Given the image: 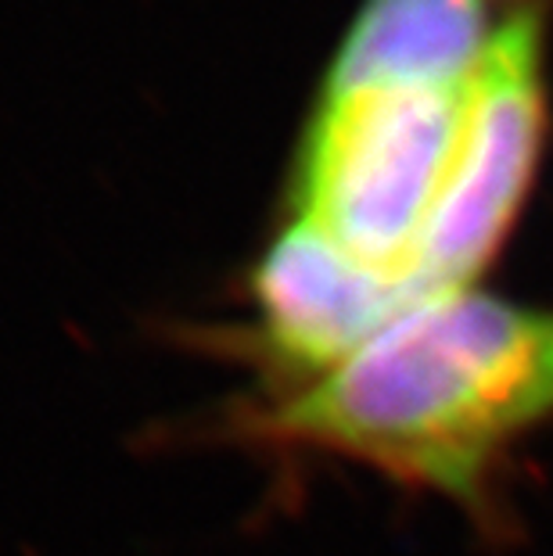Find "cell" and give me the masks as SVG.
Here are the masks:
<instances>
[{"label": "cell", "mask_w": 553, "mask_h": 556, "mask_svg": "<svg viewBox=\"0 0 553 556\" xmlns=\"http://www.w3.org/2000/svg\"><path fill=\"white\" fill-rule=\"evenodd\" d=\"M467 87L324 93L299 148L296 219L417 288V248L461 148Z\"/></svg>", "instance_id": "2"}, {"label": "cell", "mask_w": 553, "mask_h": 556, "mask_svg": "<svg viewBox=\"0 0 553 556\" xmlns=\"http://www.w3.org/2000/svg\"><path fill=\"white\" fill-rule=\"evenodd\" d=\"M543 129V26L536 11H517L470 76L461 148L414 263L425 294L470 288L497 258L532 187Z\"/></svg>", "instance_id": "3"}, {"label": "cell", "mask_w": 553, "mask_h": 556, "mask_svg": "<svg viewBox=\"0 0 553 556\" xmlns=\"http://www.w3.org/2000/svg\"><path fill=\"white\" fill-rule=\"evenodd\" d=\"M489 40L481 0H367L338 47L324 93L461 90Z\"/></svg>", "instance_id": "5"}, {"label": "cell", "mask_w": 553, "mask_h": 556, "mask_svg": "<svg viewBox=\"0 0 553 556\" xmlns=\"http://www.w3.org/2000/svg\"><path fill=\"white\" fill-rule=\"evenodd\" d=\"M252 324L244 349L263 366L269 395L331 374L414 302L428 299L341 252L310 223L291 219L249 280Z\"/></svg>", "instance_id": "4"}, {"label": "cell", "mask_w": 553, "mask_h": 556, "mask_svg": "<svg viewBox=\"0 0 553 556\" xmlns=\"http://www.w3.org/2000/svg\"><path fill=\"white\" fill-rule=\"evenodd\" d=\"M238 424L263 445L478 506L500 456L553 424V309L478 288L428 294L331 374L263 395Z\"/></svg>", "instance_id": "1"}]
</instances>
